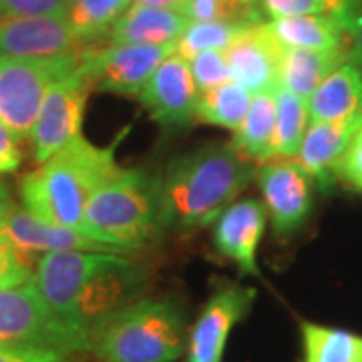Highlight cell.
<instances>
[{"instance_id": "obj_1", "label": "cell", "mask_w": 362, "mask_h": 362, "mask_svg": "<svg viewBox=\"0 0 362 362\" xmlns=\"http://www.w3.org/2000/svg\"><path fill=\"white\" fill-rule=\"evenodd\" d=\"M33 282L63 322L89 334L93 324L139 300L145 274L123 254L59 250L39 259Z\"/></svg>"}, {"instance_id": "obj_2", "label": "cell", "mask_w": 362, "mask_h": 362, "mask_svg": "<svg viewBox=\"0 0 362 362\" xmlns=\"http://www.w3.org/2000/svg\"><path fill=\"white\" fill-rule=\"evenodd\" d=\"M254 177L252 159L226 143L175 157L159 175L165 228L197 230L214 223Z\"/></svg>"}, {"instance_id": "obj_3", "label": "cell", "mask_w": 362, "mask_h": 362, "mask_svg": "<svg viewBox=\"0 0 362 362\" xmlns=\"http://www.w3.org/2000/svg\"><path fill=\"white\" fill-rule=\"evenodd\" d=\"M117 169L115 145H95L81 133L21 180V202L39 220L78 230L90 195Z\"/></svg>"}, {"instance_id": "obj_4", "label": "cell", "mask_w": 362, "mask_h": 362, "mask_svg": "<svg viewBox=\"0 0 362 362\" xmlns=\"http://www.w3.org/2000/svg\"><path fill=\"white\" fill-rule=\"evenodd\" d=\"M159 175L145 169H117L85 207L78 232L117 250L145 247L165 232Z\"/></svg>"}, {"instance_id": "obj_5", "label": "cell", "mask_w": 362, "mask_h": 362, "mask_svg": "<svg viewBox=\"0 0 362 362\" xmlns=\"http://www.w3.org/2000/svg\"><path fill=\"white\" fill-rule=\"evenodd\" d=\"M185 349L181 308L153 298H139L93 324L87 344L99 362H175Z\"/></svg>"}, {"instance_id": "obj_6", "label": "cell", "mask_w": 362, "mask_h": 362, "mask_svg": "<svg viewBox=\"0 0 362 362\" xmlns=\"http://www.w3.org/2000/svg\"><path fill=\"white\" fill-rule=\"evenodd\" d=\"M89 334L63 322L49 308L33 278L0 290V349L87 350Z\"/></svg>"}, {"instance_id": "obj_7", "label": "cell", "mask_w": 362, "mask_h": 362, "mask_svg": "<svg viewBox=\"0 0 362 362\" xmlns=\"http://www.w3.org/2000/svg\"><path fill=\"white\" fill-rule=\"evenodd\" d=\"M81 52L63 57H0V123L25 139L30 135L51 87L71 75Z\"/></svg>"}, {"instance_id": "obj_8", "label": "cell", "mask_w": 362, "mask_h": 362, "mask_svg": "<svg viewBox=\"0 0 362 362\" xmlns=\"http://www.w3.org/2000/svg\"><path fill=\"white\" fill-rule=\"evenodd\" d=\"M93 89L89 73L78 63L71 75L57 81L47 93L28 135L33 143V157L39 165L81 135L87 99Z\"/></svg>"}, {"instance_id": "obj_9", "label": "cell", "mask_w": 362, "mask_h": 362, "mask_svg": "<svg viewBox=\"0 0 362 362\" xmlns=\"http://www.w3.org/2000/svg\"><path fill=\"white\" fill-rule=\"evenodd\" d=\"M177 42L169 45H111L103 49H85L81 52V66L89 73L93 87L105 93L125 97H139L149 77Z\"/></svg>"}, {"instance_id": "obj_10", "label": "cell", "mask_w": 362, "mask_h": 362, "mask_svg": "<svg viewBox=\"0 0 362 362\" xmlns=\"http://www.w3.org/2000/svg\"><path fill=\"white\" fill-rule=\"evenodd\" d=\"M264 206L278 238H290L306 223L312 211V177L298 161H274L256 173Z\"/></svg>"}, {"instance_id": "obj_11", "label": "cell", "mask_w": 362, "mask_h": 362, "mask_svg": "<svg viewBox=\"0 0 362 362\" xmlns=\"http://www.w3.org/2000/svg\"><path fill=\"white\" fill-rule=\"evenodd\" d=\"M256 288L228 284L218 288L202 308L187 337V362H221L232 328L252 310Z\"/></svg>"}, {"instance_id": "obj_12", "label": "cell", "mask_w": 362, "mask_h": 362, "mask_svg": "<svg viewBox=\"0 0 362 362\" xmlns=\"http://www.w3.org/2000/svg\"><path fill=\"white\" fill-rule=\"evenodd\" d=\"M2 232L8 238L16 256L28 270L35 274L39 259L49 252L59 250H85V252H113L121 254L113 247L103 246L87 238L78 230H69L61 226H52L39 220L25 207H16L8 199L2 211Z\"/></svg>"}, {"instance_id": "obj_13", "label": "cell", "mask_w": 362, "mask_h": 362, "mask_svg": "<svg viewBox=\"0 0 362 362\" xmlns=\"http://www.w3.org/2000/svg\"><path fill=\"white\" fill-rule=\"evenodd\" d=\"M197 97L199 93L195 89L189 61L173 52L157 66L137 99L153 121L177 127L195 119Z\"/></svg>"}, {"instance_id": "obj_14", "label": "cell", "mask_w": 362, "mask_h": 362, "mask_svg": "<svg viewBox=\"0 0 362 362\" xmlns=\"http://www.w3.org/2000/svg\"><path fill=\"white\" fill-rule=\"evenodd\" d=\"M87 49L65 16H0V57H63Z\"/></svg>"}, {"instance_id": "obj_15", "label": "cell", "mask_w": 362, "mask_h": 362, "mask_svg": "<svg viewBox=\"0 0 362 362\" xmlns=\"http://www.w3.org/2000/svg\"><path fill=\"white\" fill-rule=\"evenodd\" d=\"M214 246L223 258L233 262L242 274H258L259 242L266 232V206L250 197L228 206L214 221Z\"/></svg>"}, {"instance_id": "obj_16", "label": "cell", "mask_w": 362, "mask_h": 362, "mask_svg": "<svg viewBox=\"0 0 362 362\" xmlns=\"http://www.w3.org/2000/svg\"><path fill=\"white\" fill-rule=\"evenodd\" d=\"M233 83L252 95L274 90L280 85L282 47L272 37L266 23H256L223 51Z\"/></svg>"}, {"instance_id": "obj_17", "label": "cell", "mask_w": 362, "mask_h": 362, "mask_svg": "<svg viewBox=\"0 0 362 362\" xmlns=\"http://www.w3.org/2000/svg\"><path fill=\"white\" fill-rule=\"evenodd\" d=\"M361 125L362 113L340 121H322L308 125L296 153L298 163L310 175L312 181L318 183L322 192L332 187L337 177L334 168Z\"/></svg>"}, {"instance_id": "obj_18", "label": "cell", "mask_w": 362, "mask_h": 362, "mask_svg": "<svg viewBox=\"0 0 362 362\" xmlns=\"http://www.w3.org/2000/svg\"><path fill=\"white\" fill-rule=\"evenodd\" d=\"M187 25V16L177 8L137 2L121 14L109 39L111 45H169L180 40Z\"/></svg>"}, {"instance_id": "obj_19", "label": "cell", "mask_w": 362, "mask_h": 362, "mask_svg": "<svg viewBox=\"0 0 362 362\" xmlns=\"http://www.w3.org/2000/svg\"><path fill=\"white\" fill-rule=\"evenodd\" d=\"M308 123L340 121L362 113V73L352 63L338 65L306 101Z\"/></svg>"}, {"instance_id": "obj_20", "label": "cell", "mask_w": 362, "mask_h": 362, "mask_svg": "<svg viewBox=\"0 0 362 362\" xmlns=\"http://www.w3.org/2000/svg\"><path fill=\"white\" fill-rule=\"evenodd\" d=\"M272 37L284 49L340 51L344 49V30L334 13L302 14L274 18L266 23Z\"/></svg>"}, {"instance_id": "obj_21", "label": "cell", "mask_w": 362, "mask_h": 362, "mask_svg": "<svg viewBox=\"0 0 362 362\" xmlns=\"http://www.w3.org/2000/svg\"><path fill=\"white\" fill-rule=\"evenodd\" d=\"M346 52L340 51H306V49H284L280 54V85L302 97L304 101L318 89L338 65L344 63Z\"/></svg>"}, {"instance_id": "obj_22", "label": "cell", "mask_w": 362, "mask_h": 362, "mask_svg": "<svg viewBox=\"0 0 362 362\" xmlns=\"http://www.w3.org/2000/svg\"><path fill=\"white\" fill-rule=\"evenodd\" d=\"M276 129V89L252 97L244 121L233 131V147L252 161H270Z\"/></svg>"}, {"instance_id": "obj_23", "label": "cell", "mask_w": 362, "mask_h": 362, "mask_svg": "<svg viewBox=\"0 0 362 362\" xmlns=\"http://www.w3.org/2000/svg\"><path fill=\"white\" fill-rule=\"evenodd\" d=\"M302 362H362V337L350 330L300 322Z\"/></svg>"}, {"instance_id": "obj_24", "label": "cell", "mask_w": 362, "mask_h": 362, "mask_svg": "<svg viewBox=\"0 0 362 362\" xmlns=\"http://www.w3.org/2000/svg\"><path fill=\"white\" fill-rule=\"evenodd\" d=\"M131 6V0H66L65 21L85 47L101 39Z\"/></svg>"}, {"instance_id": "obj_25", "label": "cell", "mask_w": 362, "mask_h": 362, "mask_svg": "<svg viewBox=\"0 0 362 362\" xmlns=\"http://www.w3.org/2000/svg\"><path fill=\"white\" fill-rule=\"evenodd\" d=\"M252 93L242 85L228 81L216 89L199 93L195 117L207 125L235 131L244 121L247 107L252 103Z\"/></svg>"}, {"instance_id": "obj_26", "label": "cell", "mask_w": 362, "mask_h": 362, "mask_svg": "<svg viewBox=\"0 0 362 362\" xmlns=\"http://www.w3.org/2000/svg\"><path fill=\"white\" fill-rule=\"evenodd\" d=\"M308 129V105L282 85L276 87V129L272 141L274 157H294Z\"/></svg>"}, {"instance_id": "obj_27", "label": "cell", "mask_w": 362, "mask_h": 362, "mask_svg": "<svg viewBox=\"0 0 362 362\" xmlns=\"http://www.w3.org/2000/svg\"><path fill=\"white\" fill-rule=\"evenodd\" d=\"M262 23V18L250 21H209V23H189L181 33L175 52L185 61L206 51H226L247 26Z\"/></svg>"}, {"instance_id": "obj_28", "label": "cell", "mask_w": 362, "mask_h": 362, "mask_svg": "<svg viewBox=\"0 0 362 362\" xmlns=\"http://www.w3.org/2000/svg\"><path fill=\"white\" fill-rule=\"evenodd\" d=\"M189 23L209 21H250L259 18L254 6L244 0H185L180 8Z\"/></svg>"}, {"instance_id": "obj_29", "label": "cell", "mask_w": 362, "mask_h": 362, "mask_svg": "<svg viewBox=\"0 0 362 362\" xmlns=\"http://www.w3.org/2000/svg\"><path fill=\"white\" fill-rule=\"evenodd\" d=\"M189 71L197 93H206L232 81L223 51H206L195 54L194 59H189Z\"/></svg>"}, {"instance_id": "obj_30", "label": "cell", "mask_w": 362, "mask_h": 362, "mask_svg": "<svg viewBox=\"0 0 362 362\" xmlns=\"http://www.w3.org/2000/svg\"><path fill=\"white\" fill-rule=\"evenodd\" d=\"M332 13L337 14L344 30V52L362 73V0H340Z\"/></svg>"}, {"instance_id": "obj_31", "label": "cell", "mask_w": 362, "mask_h": 362, "mask_svg": "<svg viewBox=\"0 0 362 362\" xmlns=\"http://www.w3.org/2000/svg\"><path fill=\"white\" fill-rule=\"evenodd\" d=\"M8 199L11 197L0 199V290L23 284V282H28L33 278V272L21 262V258L16 256V252L8 242V238L2 232V211H4V206Z\"/></svg>"}, {"instance_id": "obj_32", "label": "cell", "mask_w": 362, "mask_h": 362, "mask_svg": "<svg viewBox=\"0 0 362 362\" xmlns=\"http://www.w3.org/2000/svg\"><path fill=\"white\" fill-rule=\"evenodd\" d=\"M340 0H262V11L274 18L302 16V14L332 13Z\"/></svg>"}, {"instance_id": "obj_33", "label": "cell", "mask_w": 362, "mask_h": 362, "mask_svg": "<svg viewBox=\"0 0 362 362\" xmlns=\"http://www.w3.org/2000/svg\"><path fill=\"white\" fill-rule=\"evenodd\" d=\"M334 175L346 185L362 192V125L350 139L346 151L334 168Z\"/></svg>"}, {"instance_id": "obj_34", "label": "cell", "mask_w": 362, "mask_h": 362, "mask_svg": "<svg viewBox=\"0 0 362 362\" xmlns=\"http://www.w3.org/2000/svg\"><path fill=\"white\" fill-rule=\"evenodd\" d=\"M66 0H4L0 16H65Z\"/></svg>"}, {"instance_id": "obj_35", "label": "cell", "mask_w": 362, "mask_h": 362, "mask_svg": "<svg viewBox=\"0 0 362 362\" xmlns=\"http://www.w3.org/2000/svg\"><path fill=\"white\" fill-rule=\"evenodd\" d=\"M0 362H69V354L52 349H0Z\"/></svg>"}, {"instance_id": "obj_36", "label": "cell", "mask_w": 362, "mask_h": 362, "mask_svg": "<svg viewBox=\"0 0 362 362\" xmlns=\"http://www.w3.org/2000/svg\"><path fill=\"white\" fill-rule=\"evenodd\" d=\"M21 161H23V153L16 135L0 123V175L16 171Z\"/></svg>"}, {"instance_id": "obj_37", "label": "cell", "mask_w": 362, "mask_h": 362, "mask_svg": "<svg viewBox=\"0 0 362 362\" xmlns=\"http://www.w3.org/2000/svg\"><path fill=\"white\" fill-rule=\"evenodd\" d=\"M139 4H153V6H168V8H177L180 11L181 4L185 0H135Z\"/></svg>"}, {"instance_id": "obj_38", "label": "cell", "mask_w": 362, "mask_h": 362, "mask_svg": "<svg viewBox=\"0 0 362 362\" xmlns=\"http://www.w3.org/2000/svg\"><path fill=\"white\" fill-rule=\"evenodd\" d=\"M4 197H8V192H6V187H4V183L0 181V199H4Z\"/></svg>"}, {"instance_id": "obj_39", "label": "cell", "mask_w": 362, "mask_h": 362, "mask_svg": "<svg viewBox=\"0 0 362 362\" xmlns=\"http://www.w3.org/2000/svg\"><path fill=\"white\" fill-rule=\"evenodd\" d=\"M244 2H246V4H250V6H254V4H256V0H244Z\"/></svg>"}, {"instance_id": "obj_40", "label": "cell", "mask_w": 362, "mask_h": 362, "mask_svg": "<svg viewBox=\"0 0 362 362\" xmlns=\"http://www.w3.org/2000/svg\"><path fill=\"white\" fill-rule=\"evenodd\" d=\"M2 8H4V0H0V14H2Z\"/></svg>"}]
</instances>
